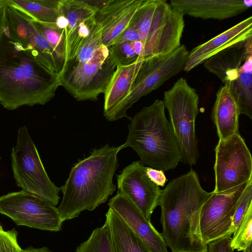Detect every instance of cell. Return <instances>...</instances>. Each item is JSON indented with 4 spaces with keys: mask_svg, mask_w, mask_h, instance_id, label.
I'll use <instances>...</instances> for the list:
<instances>
[{
    "mask_svg": "<svg viewBox=\"0 0 252 252\" xmlns=\"http://www.w3.org/2000/svg\"><path fill=\"white\" fill-rule=\"evenodd\" d=\"M60 86V77L12 39L4 26L0 33V104L11 110L44 105Z\"/></svg>",
    "mask_w": 252,
    "mask_h": 252,
    "instance_id": "cell-1",
    "label": "cell"
},
{
    "mask_svg": "<svg viewBox=\"0 0 252 252\" xmlns=\"http://www.w3.org/2000/svg\"><path fill=\"white\" fill-rule=\"evenodd\" d=\"M201 187L192 169L171 180L162 190L160 233L172 252H206L207 245L200 230V215L204 203L212 195Z\"/></svg>",
    "mask_w": 252,
    "mask_h": 252,
    "instance_id": "cell-2",
    "label": "cell"
},
{
    "mask_svg": "<svg viewBox=\"0 0 252 252\" xmlns=\"http://www.w3.org/2000/svg\"><path fill=\"white\" fill-rule=\"evenodd\" d=\"M121 150V146L106 144L94 149L72 166L61 188L63 197L57 207L63 222L77 217L84 211H93L114 193L116 187L113 176Z\"/></svg>",
    "mask_w": 252,
    "mask_h": 252,
    "instance_id": "cell-3",
    "label": "cell"
},
{
    "mask_svg": "<svg viewBox=\"0 0 252 252\" xmlns=\"http://www.w3.org/2000/svg\"><path fill=\"white\" fill-rule=\"evenodd\" d=\"M128 135L122 149L131 148L143 165L166 171L183 161L180 147L165 114L163 100L156 99L130 118Z\"/></svg>",
    "mask_w": 252,
    "mask_h": 252,
    "instance_id": "cell-4",
    "label": "cell"
},
{
    "mask_svg": "<svg viewBox=\"0 0 252 252\" xmlns=\"http://www.w3.org/2000/svg\"><path fill=\"white\" fill-rule=\"evenodd\" d=\"M163 103L181 152L183 161L195 165L199 158L195 122L198 114L196 90L183 77L164 93Z\"/></svg>",
    "mask_w": 252,
    "mask_h": 252,
    "instance_id": "cell-5",
    "label": "cell"
},
{
    "mask_svg": "<svg viewBox=\"0 0 252 252\" xmlns=\"http://www.w3.org/2000/svg\"><path fill=\"white\" fill-rule=\"evenodd\" d=\"M17 132L16 144L11 153V167L17 186L57 205L61 188L49 177L26 126L20 127Z\"/></svg>",
    "mask_w": 252,
    "mask_h": 252,
    "instance_id": "cell-6",
    "label": "cell"
},
{
    "mask_svg": "<svg viewBox=\"0 0 252 252\" xmlns=\"http://www.w3.org/2000/svg\"><path fill=\"white\" fill-rule=\"evenodd\" d=\"M188 53L183 44L170 53L144 58L130 94L105 118L111 122L123 118L129 119L126 111L135 103L184 69Z\"/></svg>",
    "mask_w": 252,
    "mask_h": 252,
    "instance_id": "cell-7",
    "label": "cell"
},
{
    "mask_svg": "<svg viewBox=\"0 0 252 252\" xmlns=\"http://www.w3.org/2000/svg\"><path fill=\"white\" fill-rule=\"evenodd\" d=\"M116 68L108 48L102 44L89 61L65 63L62 86L78 101H95L104 94Z\"/></svg>",
    "mask_w": 252,
    "mask_h": 252,
    "instance_id": "cell-8",
    "label": "cell"
},
{
    "mask_svg": "<svg viewBox=\"0 0 252 252\" xmlns=\"http://www.w3.org/2000/svg\"><path fill=\"white\" fill-rule=\"evenodd\" d=\"M214 191L232 189L252 181V158L240 133L219 140L215 149Z\"/></svg>",
    "mask_w": 252,
    "mask_h": 252,
    "instance_id": "cell-9",
    "label": "cell"
},
{
    "mask_svg": "<svg viewBox=\"0 0 252 252\" xmlns=\"http://www.w3.org/2000/svg\"><path fill=\"white\" fill-rule=\"evenodd\" d=\"M0 214L17 225L50 231H60L63 222L56 206L24 190L0 196Z\"/></svg>",
    "mask_w": 252,
    "mask_h": 252,
    "instance_id": "cell-10",
    "label": "cell"
},
{
    "mask_svg": "<svg viewBox=\"0 0 252 252\" xmlns=\"http://www.w3.org/2000/svg\"><path fill=\"white\" fill-rule=\"evenodd\" d=\"M4 28L12 39L20 42L26 49L31 51L42 64L60 77L64 61L38 32L32 19L7 3Z\"/></svg>",
    "mask_w": 252,
    "mask_h": 252,
    "instance_id": "cell-11",
    "label": "cell"
},
{
    "mask_svg": "<svg viewBox=\"0 0 252 252\" xmlns=\"http://www.w3.org/2000/svg\"><path fill=\"white\" fill-rule=\"evenodd\" d=\"M249 182L223 192L213 191L212 195L203 205L200 215V230L205 244L226 235L231 236L234 212Z\"/></svg>",
    "mask_w": 252,
    "mask_h": 252,
    "instance_id": "cell-12",
    "label": "cell"
},
{
    "mask_svg": "<svg viewBox=\"0 0 252 252\" xmlns=\"http://www.w3.org/2000/svg\"><path fill=\"white\" fill-rule=\"evenodd\" d=\"M146 168L139 161L131 162L117 175V188L118 192L129 199L151 221L162 190L148 177Z\"/></svg>",
    "mask_w": 252,
    "mask_h": 252,
    "instance_id": "cell-13",
    "label": "cell"
},
{
    "mask_svg": "<svg viewBox=\"0 0 252 252\" xmlns=\"http://www.w3.org/2000/svg\"><path fill=\"white\" fill-rule=\"evenodd\" d=\"M142 0H103L95 19L101 29L102 43L109 48L129 26Z\"/></svg>",
    "mask_w": 252,
    "mask_h": 252,
    "instance_id": "cell-14",
    "label": "cell"
},
{
    "mask_svg": "<svg viewBox=\"0 0 252 252\" xmlns=\"http://www.w3.org/2000/svg\"><path fill=\"white\" fill-rule=\"evenodd\" d=\"M113 209L151 252H168L161 234L125 195L117 193L108 202Z\"/></svg>",
    "mask_w": 252,
    "mask_h": 252,
    "instance_id": "cell-15",
    "label": "cell"
},
{
    "mask_svg": "<svg viewBox=\"0 0 252 252\" xmlns=\"http://www.w3.org/2000/svg\"><path fill=\"white\" fill-rule=\"evenodd\" d=\"M169 4L184 15L222 20L246 11L252 6V0H171Z\"/></svg>",
    "mask_w": 252,
    "mask_h": 252,
    "instance_id": "cell-16",
    "label": "cell"
},
{
    "mask_svg": "<svg viewBox=\"0 0 252 252\" xmlns=\"http://www.w3.org/2000/svg\"><path fill=\"white\" fill-rule=\"evenodd\" d=\"M252 36L250 16L189 52L184 70L189 72L230 45Z\"/></svg>",
    "mask_w": 252,
    "mask_h": 252,
    "instance_id": "cell-17",
    "label": "cell"
},
{
    "mask_svg": "<svg viewBox=\"0 0 252 252\" xmlns=\"http://www.w3.org/2000/svg\"><path fill=\"white\" fill-rule=\"evenodd\" d=\"M252 48V36L216 54L204 62V66L223 84H231L237 79L238 70Z\"/></svg>",
    "mask_w": 252,
    "mask_h": 252,
    "instance_id": "cell-18",
    "label": "cell"
},
{
    "mask_svg": "<svg viewBox=\"0 0 252 252\" xmlns=\"http://www.w3.org/2000/svg\"><path fill=\"white\" fill-rule=\"evenodd\" d=\"M239 106L230 84H225L218 90L212 112L219 140L239 133Z\"/></svg>",
    "mask_w": 252,
    "mask_h": 252,
    "instance_id": "cell-19",
    "label": "cell"
},
{
    "mask_svg": "<svg viewBox=\"0 0 252 252\" xmlns=\"http://www.w3.org/2000/svg\"><path fill=\"white\" fill-rule=\"evenodd\" d=\"M144 59L116 66L104 93L103 115L106 117L129 95Z\"/></svg>",
    "mask_w": 252,
    "mask_h": 252,
    "instance_id": "cell-20",
    "label": "cell"
},
{
    "mask_svg": "<svg viewBox=\"0 0 252 252\" xmlns=\"http://www.w3.org/2000/svg\"><path fill=\"white\" fill-rule=\"evenodd\" d=\"M105 221L110 230L113 252H151L110 208L105 214Z\"/></svg>",
    "mask_w": 252,
    "mask_h": 252,
    "instance_id": "cell-21",
    "label": "cell"
},
{
    "mask_svg": "<svg viewBox=\"0 0 252 252\" xmlns=\"http://www.w3.org/2000/svg\"><path fill=\"white\" fill-rule=\"evenodd\" d=\"M239 106L240 114L252 119V48L239 68L235 81L230 84Z\"/></svg>",
    "mask_w": 252,
    "mask_h": 252,
    "instance_id": "cell-22",
    "label": "cell"
},
{
    "mask_svg": "<svg viewBox=\"0 0 252 252\" xmlns=\"http://www.w3.org/2000/svg\"><path fill=\"white\" fill-rule=\"evenodd\" d=\"M6 2L34 21L55 23L59 15L60 0H5Z\"/></svg>",
    "mask_w": 252,
    "mask_h": 252,
    "instance_id": "cell-23",
    "label": "cell"
},
{
    "mask_svg": "<svg viewBox=\"0 0 252 252\" xmlns=\"http://www.w3.org/2000/svg\"><path fill=\"white\" fill-rule=\"evenodd\" d=\"M75 252H113L111 236L106 221L92 232L89 238L80 244Z\"/></svg>",
    "mask_w": 252,
    "mask_h": 252,
    "instance_id": "cell-24",
    "label": "cell"
},
{
    "mask_svg": "<svg viewBox=\"0 0 252 252\" xmlns=\"http://www.w3.org/2000/svg\"><path fill=\"white\" fill-rule=\"evenodd\" d=\"M32 21L38 32L48 42L58 56L65 62L66 43L64 31L59 29L55 23H44L32 19Z\"/></svg>",
    "mask_w": 252,
    "mask_h": 252,
    "instance_id": "cell-25",
    "label": "cell"
},
{
    "mask_svg": "<svg viewBox=\"0 0 252 252\" xmlns=\"http://www.w3.org/2000/svg\"><path fill=\"white\" fill-rule=\"evenodd\" d=\"M233 234L231 246L234 250L243 251L252 247V206Z\"/></svg>",
    "mask_w": 252,
    "mask_h": 252,
    "instance_id": "cell-26",
    "label": "cell"
},
{
    "mask_svg": "<svg viewBox=\"0 0 252 252\" xmlns=\"http://www.w3.org/2000/svg\"><path fill=\"white\" fill-rule=\"evenodd\" d=\"M102 44L101 29L96 23L90 35L83 44L77 55L73 59L67 62L82 63L89 61L93 57Z\"/></svg>",
    "mask_w": 252,
    "mask_h": 252,
    "instance_id": "cell-27",
    "label": "cell"
},
{
    "mask_svg": "<svg viewBox=\"0 0 252 252\" xmlns=\"http://www.w3.org/2000/svg\"><path fill=\"white\" fill-rule=\"evenodd\" d=\"M108 48L110 57L116 66L130 64L140 58L132 48V42L116 44Z\"/></svg>",
    "mask_w": 252,
    "mask_h": 252,
    "instance_id": "cell-28",
    "label": "cell"
},
{
    "mask_svg": "<svg viewBox=\"0 0 252 252\" xmlns=\"http://www.w3.org/2000/svg\"><path fill=\"white\" fill-rule=\"evenodd\" d=\"M251 206H252V181L247 185L236 206L232 222V234L235 231Z\"/></svg>",
    "mask_w": 252,
    "mask_h": 252,
    "instance_id": "cell-29",
    "label": "cell"
},
{
    "mask_svg": "<svg viewBox=\"0 0 252 252\" xmlns=\"http://www.w3.org/2000/svg\"><path fill=\"white\" fill-rule=\"evenodd\" d=\"M17 236L15 229L6 231L0 224V252H22Z\"/></svg>",
    "mask_w": 252,
    "mask_h": 252,
    "instance_id": "cell-30",
    "label": "cell"
},
{
    "mask_svg": "<svg viewBox=\"0 0 252 252\" xmlns=\"http://www.w3.org/2000/svg\"><path fill=\"white\" fill-rule=\"evenodd\" d=\"M231 239V236L226 235L208 242L206 252H234Z\"/></svg>",
    "mask_w": 252,
    "mask_h": 252,
    "instance_id": "cell-31",
    "label": "cell"
},
{
    "mask_svg": "<svg viewBox=\"0 0 252 252\" xmlns=\"http://www.w3.org/2000/svg\"><path fill=\"white\" fill-rule=\"evenodd\" d=\"M146 173L150 180L158 186L163 187L167 181L164 172L150 167H146Z\"/></svg>",
    "mask_w": 252,
    "mask_h": 252,
    "instance_id": "cell-32",
    "label": "cell"
},
{
    "mask_svg": "<svg viewBox=\"0 0 252 252\" xmlns=\"http://www.w3.org/2000/svg\"><path fill=\"white\" fill-rule=\"evenodd\" d=\"M140 35L136 30L129 25L118 38L114 45L126 42L140 41Z\"/></svg>",
    "mask_w": 252,
    "mask_h": 252,
    "instance_id": "cell-33",
    "label": "cell"
},
{
    "mask_svg": "<svg viewBox=\"0 0 252 252\" xmlns=\"http://www.w3.org/2000/svg\"><path fill=\"white\" fill-rule=\"evenodd\" d=\"M6 3L5 0H2L0 3V33L4 27L6 19Z\"/></svg>",
    "mask_w": 252,
    "mask_h": 252,
    "instance_id": "cell-34",
    "label": "cell"
},
{
    "mask_svg": "<svg viewBox=\"0 0 252 252\" xmlns=\"http://www.w3.org/2000/svg\"><path fill=\"white\" fill-rule=\"evenodd\" d=\"M132 48L136 55L140 58H142V54L144 50V45L139 40L132 42ZM144 59V58H143Z\"/></svg>",
    "mask_w": 252,
    "mask_h": 252,
    "instance_id": "cell-35",
    "label": "cell"
},
{
    "mask_svg": "<svg viewBox=\"0 0 252 252\" xmlns=\"http://www.w3.org/2000/svg\"><path fill=\"white\" fill-rule=\"evenodd\" d=\"M22 252H52L50 249L46 247H43L40 248H35L33 247L30 246L23 250Z\"/></svg>",
    "mask_w": 252,
    "mask_h": 252,
    "instance_id": "cell-36",
    "label": "cell"
},
{
    "mask_svg": "<svg viewBox=\"0 0 252 252\" xmlns=\"http://www.w3.org/2000/svg\"><path fill=\"white\" fill-rule=\"evenodd\" d=\"M243 252H252V247L245 251H242Z\"/></svg>",
    "mask_w": 252,
    "mask_h": 252,
    "instance_id": "cell-37",
    "label": "cell"
},
{
    "mask_svg": "<svg viewBox=\"0 0 252 252\" xmlns=\"http://www.w3.org/2000/svg\"><path fill=\"white\" fill-rule=\"evenodd\" d=\"M2 1V0H0V3Z\"/></svg>",
    "mask_w": 252,
    "mask_h": 252,
    "instance_id": "cell-38",
    "label": "cell"
},
{
    "mask_svg": "<svg viewBox=\"0 0 252 252\" xmlns=\"http://www.w3.org/2000/svg\"><path fill=\"white\" fill-rule=\"evenodd\" d=\"M1 156L0 155V160H1Z\"/></svg>",
    "mask_w": 252,
    "mask_h": 252,
    "instance_id": "cell-39",
    "label": "cell"
}]
</instances>
